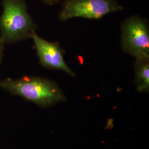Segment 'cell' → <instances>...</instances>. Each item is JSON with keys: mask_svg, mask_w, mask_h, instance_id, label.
I'll list each match as a JSON object with an SVG mask.
<instances>
[{"mask_svg": "<svg viewBox=\"0 0 149 149\" xmlns=\"http://www.w3.org/2000/svg\"><path fill=\"white\" fill-rule=\"evenodd\" d=\"M3 49H4V47H3V44L2 43V42L0 40V63L2 61V57H3Z\"/></svg>", "mask_w": 149, "mask_h": 149, "instance_id": "8", "label": "cell"}, {"mask_svg": "<svg viewBox=\"0 0 149 149\" xmlns=\"http://www.w3.org/2000/svg\"><path fill=\"white\" fill-rule=\"evenodd\" d=\"M3 11L0 17V40L15 43L29 38L37 29L27 12L25 0H2Z\"/></svg>", "mask_w": 149, "mask_h": 149, "instance_id": "2", "label": "cell"}, {"mask_svg": "<svg viewBox=\"0 0 149 149\" xmlns=\"http://www.w3.org/2000/svg\"><path fill=\"white\" fill-rule=\"evenodd\" d=\"M121 46L124 52L135 58L149 56V26L146 19L132 16L123 21Z\"/></svg>", "mask_w": 149, "mask_h": 149, "instance_id": "3", "label": "cell"}, {"mask_svg": "<svg viewBox=\"0 0 149 149\" xmlns=\"http://www.w3.org/2000/svg\"><path fill=\"white\" fill-rule=\"evenodd\" d=\"M0 87L42 107L52 106L66 99L56 83L40 77L24 76L18 80L8 78L0 81Z\"/></svg>", "mask_w": 149, "mask_h": 149, "instance_id": "1", "label": "cell"}, {"mask_svg": "<svg viewBox=\"0 0 149 149\" xmlns=\"http://www.w3.org/2000/svg\"><path fill=\"white\" fill-rule=\"evenodd\" d=\"M31 38L34 43L40 64L49 69L61 70L72 77L76 74L64 59V50L58 42H50L39 37L36 31Z\"/></svg>", "mask_w": 149, "mask_h": 149, "instance_id": "5", "label": "cell"}, {"mask_svg": "<svg viewBox=\"0 0 149 149\" xmlns=\"http://www.w3.org/2000/svg\"><path fill=\"white\" fill-rule=\"evenodd\" d=\"M123 9L117 0H63L58 18L61 22L75 17L100 19Z\"/></svg>", "mask_w": 149, "mask_h": 149, "instance_id": "4", "label": "cell"}, {"mask_svg": "<svg viewBox=\"0 0 149 149\" xmlns=\"http://www.w3.org/2000/svg\"><path fill=\"white\" fill-rule=\"evenodd\" d=\"M134 83L139 92H149V56L135 58Z\"/></svg>", "mask_w": 149, "mask_h": 149, "instance_id": "6", "label": "cell"}, {"mask_svg": "<svg viewBox=\"0 0 149 149\" xmlns=\"http://www.w3.org/2000/svg\"><path fill=\"white\" fill-rule=\"evenodd\" d=\"M40 1H42L44 3L49 5H53L58 3L61 1H63V0H40Z\"/></svg>", "mask_w": 149, "mask_h": 149, "instance_id": "7", "label": "cell"}]
</instances>
